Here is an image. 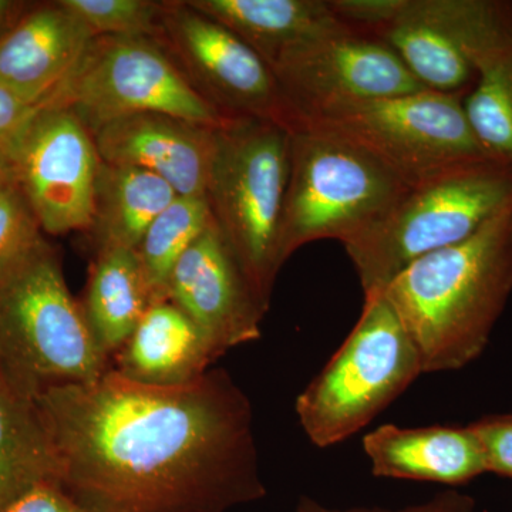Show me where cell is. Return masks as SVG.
<instances>
[{"label":"cell","instance_id":"cell-29","mask_svg":"<svg viewBox=\"0 0 512 512\" xmlns=\"http://www.w3.org/2000/svg\"><path fill=\"white\" fill-rule=\"evenodd\" d=\"M296 512H476V504H474L473 498L456 493V491L441 493L426 503L412 505V507L402 508V510H383V508L336 510V508L325 507L312 498L303 497L296 505Z\"/></svg>","mask_w":512,"mask_h":512},{"label":"cell","instance_id":"cell-23","mask_svg":"<svg viewBox=\"0 0 512 512\" xmlns=\"http://www.w3.org/2000/svg\"><path fill=\"white\" fill-rule=\"evenodd\" d=\"M474 70L463 101L468 123L487 157L512 168V33L481 53Z\"/></svg>","mask_w":512,"mask_h":512},{"label":"cell","instance_id":"cell-17","mask_svg":"<svg viewBox=\"0 0 512 512\" xmlns=\"http://www.w3.org/2000/svg\"><path fill=\"white\" fill-rule=\"evenodd\" d=\"M373 476L394 480L466 484L487 473L483 447L466 427L383 424L363 439Z\"/></svg>","mask_w":512,"mask_h":512},{"label":"cell","instance_id":"cell-27","mask_svg":"<svg viewBox=\"0 0 512 512\" xmlns=\"http://www.w3.org/2000/svg\"><path fill=\"white\" fill-rule=\"evenodd\" d=\"M328 3L343 25L363 35L376 36L396 18L403 0H328Z\"/></svg>","mask_w":512,"mask_h":512},{"label":"cell","instance_id":"cell-4","mask_svg":"<svg viewBox=\"0 0 512 512\" xmlns=\"http://www.w3.org/2000/svg\"><path fill=\"white\" fill-rule=\"evenodd\" d=\"M512 204V168L485 158L404 192L372 227L345 245L363 295L382 293L423 256L466 241Z\"/></svg>","mask_w":512,"mask_h":512},{"label":"cell","instance_id":"cell-28","mask_svg":"<svg viewBox=\"0 0 512 512\" xmlns=\"http://www.w3.org/2000/svg\"><path fill=\"white\" fill-rule=\"evenodd\" d=\"M470 426L483 447L487 473L512 478V414L484 417Z\"/></svg>","mask_w":512,"mask_h":512},{"label":"cell","instance_id":"cell-1","mask_svg":"<svg viewBox=\"0 0 512 512\" xmlns=\"http://www.w3.org/2000/svg\"><path fill=\"white\" fill-rule=\"evenodd\" d=\"M36 404L59 484L89 512H225L266 495L251 402L225 370L158 387L110 369Z\"/></svg>","mask_w":512,"mask_h":512},{"label":"cell","instance_id":"cell-15","mask_svg":"<svg viewBox=\"0 0 512 512\" xmlns=\"http://www.w3.org/2000/svg\"><path fill=\"white\" fill-rule=\"evenodd\" d=\"M215 130L165 114H137L93 134L101 161L163 178L178 197H207Z\"/></svg>","mask_w":512,"mask_h":512},{"label":"cell","instance_id":"cell-16","mask_svg":"<svg viewBox=\"0 0 512 512\" xmlns=\"http://www.w3.org/2000/svg\"><path fill=\"white\" fill-rule=\"evenodd\" d=\"M93 39L59 0L35 3L0 43V86L29 106L42 107Z\"/></svg>","mask_w":512,"mask_h":512},{"label":"cell","instance_id":"cell-12","mask_svg":"<svg viewBox=\"0 0 512 512\" xmlns=\"http://www.w3.org/2000/svg\"><path fill=\"white\" fill-rule=\"evenodd\" d=\"M272 70L301 126L343 104L426 90L386 43L349 28L292 50Z\"/></svg>","mask_w":512,"mask_h":512},{"label":"cell","instance_id":"cell-3","mask_svg":"<svg viewBox=\"0 0 512 512\" xmlns=\"http://www.w3.org/2000/svg\"><path fill=\"white\" fill-rule=\"evenodd\" d=\"M110 369L67 288L59 252L43 242L0 284V373L36 400L55 387L96 382Z\"/></svg>","mask_w":512,"mask_h":512},{"label":"cell","instance_id":"cell-8","mask_svg":"<svg viewBox=\"0 0 512 512\" xmlns=\"http://www.w3.org/2000/svg\"><path fill=\"white\" fill-rule=\"evenodd\" d=\"M42 107L73 111L92 134L137 114L210 127L229 120L192 87L164 46L148 37H94Z\"/></svg>","mask_w":512,"mask_h":512},{"label":"cell","instance_id":"cell-5","mask_svg":"<svg viewBox=\"0 0 512 512\" xmlns=\"http://www.w3.org/2000/svg\"><path fill=\"white\" fill-rule=\"evenodd\" d=\"M292 131L258 119H229L215 130L207 200L222 237L269 309L281 271L282 217Z\"/></svg>","mask_w":512,"mask_h":512},{"label":"cell","instance_id":"cell-14","mask_svg":"<svg viewBox=\"0 0 512 512\" xmlns=\"http://www.w3.org/2000/svg\"><path fill=\"white\" fill-rule=\"evenodd\" d=\"M484 0H403L375 37L433 92L460 94L476 80L471 55L483 33Z\"/></svg>","mask_w":512,"mask_h":512},{"label":"cell","instance_id":"cell-11","mask_svg":"<svg viewBox=\"0 0 512 512\" xmlns=\"http://www.w3.org/2000/svg\"><path fill=\"white\" fill-rule=\"evenodd\" d=\"M10 157L43 232L92 229L101 158L93 134L73 111L40 107Z\"/></svg>","mask_w":512,"mask_h":512},{"label":"cell","instance_id":"cell-26","mask_svg":"<svg viewBox=\"0 0 512 512\" xmlns=\"http://www.w3.org/2000/svg\"><path fill=\"white\" fill-rule=\"evenodd\" d=\"M45 241L18 183L0 188V284Z\"/></svg>","mask_w":512,"mask_h":512},{"label":"cell","instance_id":"cell-18","mask_svg":"<svg viewBox=\"0 0 512 512\" xmlns=\"http://www.w3.org/2000/svg\"><path fill=\"white\" fill-rule=\"evenodd\" d=\"M114 356L121 376L158 387L195 382L220 357L200 328L170 301L154 303Z\"/></svg>","mask_w":512,"mask_h":512},{"label":"cell","instance_id":"cell-31","mask_svg":"<svg viewBox=\"0 0 512 512\" xmlns=\"http://www.w3.org/2000/svg\"><path fill=\"white\" fill-rule=\"evenodd\" d=\"M3 512H89L76 503L59 483H43L23 494Z\"/></svg>","mask_w":512,"mask_h":512},{"label":"cell","instance_id":"cell-33","mask_svg":"<svg viewBox=\"0 0 512 512\" xmlns=\"http://www.w3.org/2000/svg\"><path fill=\"white\" fill-rule=\"evenodd\" d=\"M16 183V170L12 157L6 153H0V188L8 187Z\"/></svg>","mask_w":512,"mask_h":512},{"label":"cell","instance_id":"cell-2","mask_svg":"<svg viewBox=\"0 0 512 512\" xmlns=\"http://www.w3.org/2000/svg\"><path fill=\"white\" fill-rule=\"evenodd\" d=\"M512 292V204L466 241L423 256L383 293L423 373L454 372L484 349Z\"/></svg>","mask_w":512,"mask_h":512},{"label":"cell","instance_id":"cell-19","mask_svg":"<svg viewBox=\"0 0 512 512\" xmlns=\"http://www.w3.org/2000/svg\"><path fill=\"white\" fill-rule=\"evenodd\" d=\"M202 15L221 23L274 67L282 57L312 40L348 29L328 0H187Z\"/></svg>","mask_w":512,"mask_h":512},{"label":"cell","instance_id":"cell-25","mask_svg":"<svg viewBox=\"0 0 512 512\" xmlns=\"http://www.w3.org/2000/svg\"><path fill=\"white\" fill-rule=\"evenodd\" d=\"M94 37H163L164 2L154 0H59Z\"/></svg>","mask_w":512,"mask_h":512},{"label":"cell","instance_id":"cell-24","mask_svg":"<svg viewBox=\"0 0 512 512\" xmlns=\"http://www.w3.org/2000/svg\"><path fill=\"white\" fill-rule=\"evenodd\" d=\"M212 222L207 197H177L147 229L136 251L154 303L167 301L175 266Z\"/></svg>","mask_w":512,"mask_h":512},{"label":"cell","instance_id":"cell-9","mask_svg":"<svg viewBox=\"0 0 512 512\" xmlns=\"http://www.w3.org/2000/svg\"><path fill=\"white\" fill-rule=\"evenodd\" d=\"M338 131L389 165L410 187L458 165L485 160L456 94L420 90L343 104L302 124Z\"/></svg>","mask_w":512,"mask_h":512},{"label":"cell","instance_id":"cell-21","mask_svg":"<svg viewBox=\"0 0 512 512\" xmlns=\"http://www.w3.org/2000/svg\"><path fill=\"white\" fill-rule=\"evenodd\" d=\"M177 197L156 174L101 161L90 229L97 251L137 249L153 221Z\"/></svg>","mask_w":512,"mask_h":512},{"label":"cell","instance_id":"cell-30","mask_svg":"<svg viewBox=\"0 0 512 512\" xmlns=\"http://www.w3.org/2000/svg\"><path fill=\"white\" fill-rule=\"evenodd\" d=\"M39 109L0 86V153L12 154L23 130Z\"/></svg>","mask_w":512,"mask_h":512},{"label":"cell","instance_id":"cell-13","mask_svg":"<svg viewBox=\"0 0 512 512\" xmlns=\"http://www.w3.org/2000/svg\"><path fill=\"white\" fill-rule=\"evenodd\" d=\"M167 301L200 328L218 356L261 338L268 312L215 221L181 256Z\"/></svg>","mask_w":512,"mask_h":512},{"label":"cell","instance_id":"cell-22","mask_svg":"<svg viewBox=\"0 0 512 512\" xmlns=\"http://www.w3.org/2000/svg\"><path fill=\"white\" fill-rule=\"evenodd\" d=\"M59 483L52 440L36 400L0 373V512L43 483Z\"/></svg>","mask_w":512,"mask_h":512},{"label":"cell","instance_id":"cell-20","mask_svg":"<svg viewBox=\"0 0 512 512\" xmlns=\"http://www.w3.org/2000/svg\"><path fill=\"white\" fill-rule=\"evenodd\" d=\"M80 305L100 348L116 355L154 305L136 249L97 251Z\"/></svg>","mask_w":512,"mask_h":512},{"label":"cell","instance_id":"cell-32","mask_svg":"<svg viewBox=\"0 0 512 512\" xmlns=\"http://www.w3.org/2000/svg\"><path fill=\"white\" fill-rule=\"evenodd\" d=\"M35 6V2L25 0H0V43L12 32L20 19Z\"/></svg>","mask_w":512,"mask_h":512},{"label":"cell","instance_id":"cell-10","mask_svg":"<svg viewBox=\"0 0 512 512\" xmlns=\"http://www.w3.org/2000/svg\"><path fill=\"white\" fill-rule=\"evenodd\" d=\"M192 87L227 119L301 127L274 70L235 33L187 0L164 2L160 40Z\"/></svg>","mask_w":512,"mask_h":512},{"label":"cell","instance_id":"cell-6","mask_svg":"<svg viewBox=\"0 0 512 512\" xmlns=\"http://www.w3.org/2000/svg\"><path fill=\"white\" fill-rule=\"evenodd\" d=\"M409 188L389 165L352 138L318 124L295 128L279 241L282 264L312 242L336 239L348 244L379 221Z\"/></svg>","mask_w":512,"mask_h":512},{"label":"cell","instance_id":"cell-7","mask_svg":"<svg viewBox=\"0 0 512 512\" xmlns=\"http://www.w3.org/2000/svg\"><path fill=\"white\" fill-rule=\"evenodd\" d=\"M423 375L419 352L384 293L365 296L338 352L296 399L308 439L326 448L372 423Z\"/></svg>","mask_w":512,"mask_h":512}]
</instances>
